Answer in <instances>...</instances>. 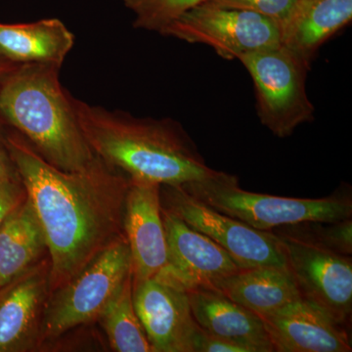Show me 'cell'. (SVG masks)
Here are the masks:
<instances>
[{
	"label": "cell",
	"mask_w": 352,
	"mask_h": 352,
	"mask_svg": "<svg viewBox=\"0 0 352 352\" xmlns=\"http://www.w3.org/2000/svg\"><path fill=\"white\" fill-rule=\"evenodd\" d=\"M162 215L168 242V265L163 271L185 288L212 287L242 270L226 250L205 234L163 207Z\"/></svg>",
	"instance_id": "obj_13"
},
{
	"label": "cell",
	"mask_w": 352,
	"mask_h": 352,
	"mask_svg": "<svg viewBox=\"0 0 352 352\" xmlns=\"http://www.w3.org/2000/svg\"><path fill=\"white\" fill-rule=\"evenodd\" d=\"M59 71L60 67L45 64L15 65L9 69L0 78V120L55 168L82 170L96 156Z\"/></svg>",
	"instance_id": "obj_3"
},
{
	"label": "cell",
	"mask_w": 352,
	"mask_h": 352,
	"mask_svg": "<svg viewBox=\"0 0 352 352\" xmlns=\"http://www.w3.org/2000/svg\"><path fill=\"white\" fill-rule=\"evenodd\" d=\"M277 236L302 296L349 327L352 312V261L317 242L300 224L280 227Z\"/></svg>",
	"instance_id": "obj_7"
},
{
	"label": "cell",
	"mask_w": 352,
	"mask_h": 352,
	"mask_svg": "<svg viewBox=\"0 0 352 352\" xmlns=\"http://www.w3.org/2000/svg\"><path fill=\"white\" fill-rule=\"evenodd\" d=\"M75 36L56 18L0 24V56L15 65L45 64L61 68Z\"/></svg>",
	"instance_id": "obj_16"
},
{
	"label": "cell",
	"mask_w": 352,
	"mask_h": 352,
	"mask_svg": "<svg viewBox=\"0 0 352 352\" xmlns=\"http://www.w3.org/2000/svg\"><path fill=\"white\" fill-rule=\"evenodd\" d=\"M161 34L210 46L226 60L281 45L282 38L281 29L274 21L208 1L183 14Z\"/></svg>",
	"instance_id": "obj_8"
},
{
	"label": "cell",
	"mask_w": 352,
	"mask_h": 352,
	"mask_svg": "<svg viewBox=\"0 0 352 352\" xmlns=\"http://www.w3.org/2000/svg\"><path fill=\"white\" fill-rule=\"evenodd\" d=\"M131 276V251L122 235L78 274L50 292L43 310L41 342L98 318Z\"/></svg>",
	"instance_id": "obj_5"
},
{
	"label": "cell",
	"mask_w": 352,
	"mask_h": 352,
	"mask_svg": "<svg viewBox=\"0 0 352 352\" xmlns=\"http://www.w3.org/2000/svg\"><path fill=\"white\" fill-rule=\"evenodd\" d=\"M50 293V261H39L0 287V352L30 351L41 344Z\"/></svg>",
	"instance_id": "obj_11"
},
{
	"label": "cell",
	"mask_w": 352,
	"mask_h": 352,
	"mask_svg": "<svg viewBox=\"0 0 352 352\" xmlns=\"http://www.w3.org/2000/svg\"><path fill=\"white\" fill-rule=\"evenodd\" d=\"M15 66V64L11 63V62L7 61L6 59L0 56V78H2L9 69H12Z\"/></svg>",
	"instance_id": "obj_27"
},
{
	"label": "cell",
	"mask_w": 352,
	"mask_h": 352,
	"mask_svg": "<svg viewBox=\"0 0 352 352\" xmlns=\"http://www.w3.org/2000/svg\"><path fill=\"white\" fill-rule=\"evenodd\" d=\"M314 239L333 251L351 256L352 220L347 219L337 222H308L300 224Z\"/></svg>",
	"instance_id": "obj_22"
},
{
	"label": "cell",
	"mask_w": 352,
	"mask_h": 352,
	"mask_svg": "<svg viewBox=\"0 0 352 352\" xmlns=\"http://www.w3.org/2000/svg\"><path fill=\"white\" fill-rule=\"evenodd\" d=\"M6 140L45 235L52 292L124 235V210L131 179L97 156L82 170H59L8 127Z\"/></svg>",
	"instance_id": "obj_1"
},
{
	"label": "cell",
	"mask_w": 352,
	"mask_h": 352,
	"mask_svg": "<svg viewBox=\"0 0 352 352\" xmlns=\"http://www.w3.org/2000/svg\"><path fill=\"white\" fill-rule=\"evenodd\" d=\"M275 351L351 352L346 326L318 305L300 298L270 312L258 315Z\"/></svg>",
	"instance_id": "obj_12"
},
{
	"label": "cell",
	"mask_w": 352,
	"mask_h": 352,
	"mask_svg": "<svg viewBox=\"0 0 352 352\" xmlns=\"http://www.w3.org/2000/svg\"><path fill=\"white\" fill-rule=\"evenodd\" d=\"M25 190L21 180L0 179V226L25 200Z\"/></svg>",
	"instance_id": "obj_24"
},
{
	"label": "cell",
	"mask_w": 352,
	"mask_h": 352,
	"mask_svg": "<svg viewBox=\"0 0 352 352\" xmlns=\"http://www.w3.org/2000/svg\"><path fill=\"white\" fill-rule=\"evenodd\" d=\"M208 2L259 14L274 21L282 31L295 12L298 0H208Z\"/></svg>",
	"instance_id": "obj_23"
},
{
	"label": "cell",
	"mask_w": 352,
	"mask_h": 352,
	"mask_svg": "<svg viewBox=\"0 0 352 352\" xmlns=\"http://www.w3.org/2000/svg\"><path fill=\"white\" fill-rule=\"evenodd\" d=\"M238 60L254 82L259 120L275 136L288 138L314 120V107L305 89L310 67L288 48L281 44Z\"/></svg>",
	"instance_id": "obj_6"
},
{
	"label": "cell",
	"mask_w": 352,
	"mask_h": 352,
	"mask_svg": "<svg viewBox=\"0 0 352 352\" xmlns=\"http://www.w3.org/2000/svg\"><path fill=\"white\" fill-rule=\"evenodd\" d=\"M160 189L161 185L131 179L127 191L124 231L131 254L133 280L156 276L168 265Z\"/></svg>",
	"instance_id": "obj_14"
},
{
	"label": "cell",
	"mask_w": 352,
	"mask_h": 352,
	"mask_svg": "<svg viewBox=\"0 0 352 352\" xmlns=\"http://www.w3.org/2000/svg\"><path fill=\"white\" fill-rule=\"evenodd\" d=\"M352 19V0H298L281 44L310 67L317 50Z\"/></svg>",
	"instance_id": "obj_17"
},
{
	"label": "cell",
	"mask_w": 352,
	"mask_h": 352,
	"mask_svg": "<svg viewBox=\"0 0 352 352\" xmlns=\"http://www.w3.org/2000/svg\"><path fill=\"white\" fill-rule=\"evenodd\" d=\"M212 288L258 315L270 314L302 298L291 271L279 266L244 268L215 282Z\"/></svg>",
	"instance_id": "obj_18"
},
{
	"label": "cell",
	"mask_w": 352,
	"mask_h": 352,
	"mask_svg": "<svg viewBox=\"0 0 352 352\" xmlns=\"http://www.w3.org/2000/svg\"><path fill=\"white\" fill-rule=\"evenodd\" d=\"M45 250L43 227L25 196L0 226V287L39 263Z\"/></svg>",
	"instance_id": "obj_19"
},
{
	"label": "cell",
	"mask_w": 352,
	"mask_h": 352,
	"mask_svg": "<svg viewBox=\"0 0 352 352\" xmlns=\"http://www.w3.org/2000/svg\"><path fill=\"white\" fill-rule=\"evenodd\" d=\"M78 122L95 156L132 180L182 186L214 175L182 124L134 117L73 97Z\"/></svg>",
	"instance_id": "obj_2"
},
{
	"label": "cell",
	"mask_w": 352,
	"mask_h": 352,
	"mask_svg": "<svg viewBox=\"0 0 352 352\" xmlns=\"http://www.w3.org/2000/svg\"><path fill=\"white\" fill-rule=\"evenodd\" d=\"M132 280L133 276L127 280L97 319L113 351L154 352L134 307Z\"/></svg>",
	"instance_id": "obj_20"
},
{
	"label": "cell",
	"mask_w": 352,
	"mask_h": 352,
	"mask_svg": "<svg viewBox=\"0 0 352 352\" xmlns=\"http://www.w3.org/2000/svg\"><path fill=\"white\" fill-rule=\"evenodd\" d=\"M6 131L7 127L0 120V179L21 180L7 146Z\"/></svg>",
	"instance_id": "obj_26"
},
{
	"label": "cell",
	"mask_w": 352,
	"mask_h": 352,
	"mask_svg": "<svg viewBox=\"0 0 352 352\" xmlns=\"http://www.w3.org/2000/svg\"><path fill=\"white\" fill-rule=\"evenodd\" d=\"M134 307L154 352H194L201 328L194 319L188 291L162 271L132 280Z\"/></svg>",
	"instance_id": "obj_10"
},
{
	"label": "cell",
	"mask_w": 352,
	"mask_h": 352,
	"mask_svg": "<svg viewBox=\"0 0 352 352\" xmlns=\"http://www.w3.org/2000/svg\"><path fill=\"white\" fill-rule=\"evenodd\" d=\"M162 207L205 234L226 250L240 268L288 267L283 248L272 231L252 228L222 214L185 191L182 186L161 185Z\"/></svg>",
	"instance_id": "obj_9"
},
{
	"label": "cell",
	"mask_w": 352,
	"mask_h": 352,
	"mask_svg": "<svg viewBox=\"0 0 352 352\" xmlns=\"http://www.w3.org/2000/svg\"><path fill=\"white\" fill-rule=\"evenodd\" d=\"M134 15L136 29L161 34L171 23L208 0H122Z\"/></svg>",
	"instance_id": "obj_21"
},
{
	"label": "cell",
	"mask_w": 352,
	"mask_h": 352,
	"mask_svg": "<svg viewBox=\"0 0 352 352\" xmlns=\"http://www.w3.org/2000/svg\"><path fill=\"white\" fill-rule=\"evenodd\" d=\"M182 187L214 210L261 231L308 222L330 223L352 217L349 190L340 189L319 199L266 195L245 191L241 188L237 176L219 170L201 182Z\"/></svg>",
	"instance_id": "obj_4"
},
{
	"label": "cell",
	"mask_w": 352,
	"mask_h": 352,
	"mask_svg": "<svg viewBox=\"0 0 352 352\" xmlns=\"http://www.w3.org/2000/svg\"><path fill=\"white\" fill-rule=\"evenodd\" d=\"M187 291L192 314L201 330L247 352L275 351L258 314L212 287L197 286Z\"/></svg>",
	"instance_id": "obj_15"
},
{
	"label": "cell",
	"mask_w": 352,
	"mask_h": 352,
	"mask_svg": "<svg viewBox=\"0 0 352 352\" xmlns=\"http://www.w3.org/2000/svg\"><path fill=\"white\" fill-rule=\"evenodd\" d=\"M194 352H247L243 347L201 330L194 342Z\"/></svg>",
	"instance_id": "obj_25"
}]
</instances>
